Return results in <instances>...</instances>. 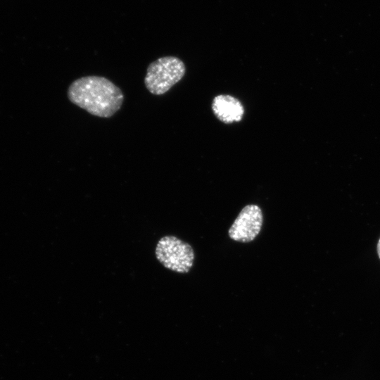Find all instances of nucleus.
Masks as SVG:
<instances>
[{
    "label": "nucleus",
    "mask_w": 380,
    "mask_h": 380,
    "mask_svg": "<svg viewBox=\"0 0 380 380\" xmlns=\"http://www.w3.org/2000/svg\"><path fill=\"white\" fill-rule=\"evenodd\" d=\"M68 98L73 104L99 118L112 117L121 108L124 94L108 79L96 75L82 77L73 81L68 89Z\"/></svg>",
    "instance_id": "obj_1"
},
{
    "label": "nucleus",
    "mask_w": 380,
    "mask_h": 380,
    "mask_svg": "<svg viewBox=\"0 0 380 380\" xmlns=\"http://www.w3.org/2000/svg\"><path fill=\"white\" fill-rule=\"evenodd\" d=\"M185 72V65L179 58H159L151 63L146 69L145 87L151 94L162 95L179 82Z\"/></svg>",
    "instance_id": "obj_2"
},
{
    "label": "nucleus",
    "mask_w": 380,
    "mask_h": 380,
    "mask_svg": "<svg viewBox=\"0 0 380 380\" xmlns=\"http://www.w3.org/2000/svg\"><path fill=\"white\" fill-rule=\"evenodd\" d=\"M155 255L163 266L177 273H188L195 260L192 246L171 235L159 239L156 246Z\"/></svg>",
    "instance_id": "obj_3"
},
{
    "label": "nucleus",
    "mask_w": 380,
    "mask_h": 380,
    "mask_svg": "<svg viewBox=\"0 0 380 380\" xmlns=\"http://www.w3.org/2000/svg\"><path fill=\"white\" fill-rule=\"evenodd\" d=\"M263 224V214L256 204H248L239 212L228 230L229 237L237 242L249 243L260 234Z\"/></svg>",
    "instance_id": "obj_4"
},
{
    "label": "nucleus",
    "mask_w": 380,
    "mask_h": 380,
    "mask_svg": "<svg viewBox=\"0 0 380 380\" xmlns=\"http://www.w3.org/2000/svg\"><path fill=\"white\" fill-rule=\"evenodd\" d=\"M212 110L216 118L226 124L239 122L244 115V108L236 98L227 94L214 97Z\"/></svg>",
    "instance_id": "obj_5"
},
{
    "label": "nucleus",
    "mask_w": 380,
    "mask_h": 380,
    "mask_svg": "<svg viewBox=\"0 0 380 380\" xmlns=\"http://www.w3.org/2000/svg\"><path fill=\"white\" fill-rule=\"evenodd\" d=\"M376 251H377V254H378V256L380 259V238L378 241V243H377V246H376Z\"/></svg>",
    "instance_id": "obj_6"
}]
</instances>
